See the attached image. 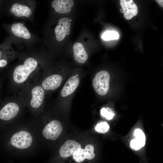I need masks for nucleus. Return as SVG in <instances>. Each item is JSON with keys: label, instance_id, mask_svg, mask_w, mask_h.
<instances>
[{"label": "nucleus", "instance_id": "39448f33", "mask_svg": "<svg viewBox=\"0 0 163 163\" xmlns=\"http://www.w3.org/2000/svg\"><path fill=\"white\" fill-rule=\"evenodd\" d=\"M33 138L31 134L26 130L17 132L11 136L10 143L13 147L19 149H24L32 145Z\"/></svg>", "mask_w": 163, "mask_h": 163}, {"label": "nucleus", "instance_id": "423d86ee", "mask_svg": "<svg viewBox=\"0 0 163 163\" xmlns=\"http://www.w3.org/2000/svg\"><path fill=\"white\" fill-rule=\"evenodd\" d=\"M19 102V101L14 99L6 102L0 109V120L3 121H9L17 117L21 110Z\"/></svg>", "mask_w": 163, "mask_h": 163}, {"label": "nucleus", "instance_id": "0eeeda50", "mask_svg": "<svg viewBox=\"0 0 163 163\" xmlns=\"http://www.w3.org/2000/svg\"><path fill=\"white\" fill-rule=\"evenodd\" d=\"M110 77L106 71L102 70L97 73L92 81L94 88L100 95H104L107 92L109 87Z\"/></svg>", "mask_w": 163, "mask_h": 163}, {"label": "nucleus", "instance_id": "dca6fc26", "mask_svg": "<svg viewBox=\"0 0 163 163\" xmlns=\"http://www.w3.org/2000/svg\"><path fill=\"white\" fill-rule=\"evenodd\" d=\"M73 50L74 58L76 62L80 63H84L86 62L88 59V55L81 43H75L73 46Z\"/></svg>", "mask_w": 163, "mask_h": 163}, {"label": "nucleus", "instance_id": "6ab92c4d", "mask_svg": "<svg viewBox=\"0 0 163 163\" xmlns=\"http://www.w3.org/2000/svg\"><path fill=\"white\" fill-rule=\"evenodd\" d=\"M109 128V126L106 122H101L97 124L95 129L99 133H105L108 131Z\"/></svg>", "mask_w": 163, "mask_h": 163}, {"label": "nucleus", "instance_id": "4be33fe9", "mask_svg": "<svg viewBox=\"0 0 163 163\" xmlns=\"http://www.w3.org/2000/svg\"><path fill=\"white\" fill-rule=\"evenodd\" d=\"M155 1L160 6L163 8V0H156Z\"/></svg>", "mask_w": 163, "mask_h": 163}, {"label": "nucleus", "instance_id": "412c9836", "mask_svg": "<svg viewBox=\"0 0 163 163\" xmlns=\"http://www.w3.org/2000/svg\"><path fill=\"white\" fill-rule=\"evenodd\" d=\"M130 146L133 149L135 150H138L144 146L140 141L136 139L131 141Z\"/></svg>", "mask_w": 163, "mask_h": 163}, {"label": "nucleus", "instance_id": "f3484780", "mask_svg": "<svg viewBox=\"0 0 163 163\" xmlns=\"http://www.w3.org/2000/svg\"><path fill=\"white\" fill-rule=\"evenodd\" d=\"M118 33L113 30H108L104 32L101 36L102 38L106 41L117 40L119 38Z\"/></svg>", "mask_w": 163, "mask_h": 163}, {"label": "nucleus", "instance_id": "5701e85b", "mask_svg": "<svg viewBox=\"0 0 163 163\" xmlns=\"http://www.w3.org/2000/svg\"><path fill=\"white\" fill-rule=\"evenodd\" d=\"M120 12L122 13H123V10L122 8L120 9Z\"/></svg>", "mask_w": 163, "mask_h": 163}, {"label": "nucleus", "instance_id": "f257e3e1", "mask_svg": "<svg viewBox=\"0 0 163 163\" xmlns=\"http://www.w3.org/2000/svg\"><path fill=\"white\" fill-rule=\"evenodd\" d=\"M47 51L32 47L23 53L14 67L11 80L15 86L22 89L40 83L47 71Z\"/></svg>", "mask_w": 163, "mask_h": 163}, {"label": "nucleus", "instance_id": "1a4fd4ad", "mask_svg": "<svg viewBox=\"0 0 163 163\" xmlns=\"http://www.w3.org/2000/svg\"><path fill=\"white\" fill-rule=\"evenodd\" d=\"M71 20L67 17L61 18L58 20L57 24L54 27L53 31L56 40L60 42L63 41L70 32Z\"/></svg>", "mask_w": 163, "mask_h": 163}, {"label": "nucleus", "instance_id": "a211bd4d", "mask_svg": "<svg viewBox=\"0 0 163 163\" xmlns=\"http://www.w3.org/2000/svg\"><path fill=\"white\" fill-rule=\"evenodd\" d=\"M100 114L103 117L109 120L113 119L115 115L114 112L108 107L102 108L100 111Z\"/></svg>", "mask_w": 163, "mask_h": 163}, {"label": "nucleus", "instance_id": "ddd939ff", "mask_svg": "<svg viewBox=\"0 0 163 163\" xmlns=\"http://www.w3.org/2000/svg\"><path fill=\"white\" fill-rule=\"evenodd\" d=\"M120 3L123 10L125 18L131 19L138 13V8L133 0H120Z\"/></svg>", "mask_w": 163, "mask_h": 163}, {"label": "nucleus", "instance_id": "2eb2a0df", "mask_svg": "<svg viewBox=\"0 0 163 163\" xmlns=\"http://www.w3.org/2000/svg\"><path fill=\"white\" fill-rule=\"evenodd\" d=\"M79 83V79L77 76H73L69 78L61 91V96L65 97L72 93L78 87Z\"/></svg>", "mask_w": 163, "mask_h": 163}, {"label": "nucleus", "instance_id": "f8f14e48", "mask_svg": "<svg viewBox=\"0 0 163 163\" xmlns=\"http://www.w3.org/2000/svg\"><path fill=\"white\" fill-rule=\"evenodd\" d=\"M94 152V146L91 144L88 145L84 149L81 148L75 152L72 157L76 162L80 163L86 159L88 160L93 159L95 157Z\"/></svg>", "mask_w": 163, "mask_h": 163}, {"label": "nucleus", "instance_id": "6e6552de", "mask_svg": "<svg viewBox=\"0 0 163 163\" xmlns=\"http://www.w3.org/2000/svg\"><path fill=\"white\" fill-rule=\"evenodd\" d=\"M62 131V127L59 121L54 120L45 125L43 129L42 134L45 139L54 140L59 136Z\"/></svg>", "mask_w": 163, "mask_h": 163}, {"label": "nucleus", "instance_id": "4468645a", "mask_svg": "<svg viewBox=\"0 0 163 163\" xmlns=\"http://www.w3.org/2000/svg\"><path fill=\"white\" fill-rule=\"evenodd\" d=\"M74 3L72 0H55L51 3V6L56 13L66 14L70 12Z\"/></svg>", "mask_w": 163, "mask_h": 163}, {"label": "nucleus", "instance_id": "20e7f679", "mask_svg": "<svg viewBox=\"0 0 163 163\" xmlns=\"http://www.w3.org/2000/svg\"><path fill=\"white\" fill-rule=\"evenodd\" d=\"M4 8L8 15L16 19L32 20L35 9V1L31 0H16L9 1Z\"/></svg>", "mask_w": 163, "mask_h": 163}, {"label": "nucleus", "instance_id": "9d476101", "mask_svg": "<svg viewBox=\"0 0 163 163\" xmlns=\"http://www.w3.org/2000/svg\"><path fill=\"white\" fill-rule=\"evenodd\" d=\"M62 80V76L58 74H50L47 72L45 74L40 84L45 91H54L60 85Z\"/></svg>", "mask_w": 163, "mask_h": 163}, {"label": "nucleus", "instance_id": "aec40b11", "mask_svg": "<svg viewBox=\"0 0 163 163\" xmlns=\"http://www.w3.org/2000/svg\"><path fill=\"white\" fill-rule=\"evenodd\" d=\"M134 135L135 139L140 141L144 146L145 137L143 132L139 129H136L134 131Z\"/></svg>", "mask_w": 163, "mask_h": 163}, {"label": "nucleus", "instance_id": "f03ea898", "mask_svg": "<svg viewBox=\"0 0 163 163\" xmlns=\"http://www.w3.org/2000/svg\"><path fill=\"white\" fill-rule=\"evenodd\" d=\"M22 89L20 96L24 103L33 113H37L43 108L46 92L40 83L28 85Z\"/></svg>", "mask_w": 163, "mask_h": 163}, {"label": "nucleus", "instance_id": "9b49d317", "mask_svg": "<svg viewBox=\"0 0 163 163\" xmlns=\"http://www.w3.org/2000/svg\"><path fill=\"white\" fill-rule=\"evenodd\" d=\"M81 145L78 142L72 140L65 141L60 147L59 153L60 156L66 158L72 156L80 149Z\"/></svg>", "mask_w": 163, "mask_h": 163}, {"label": "nucleus", "instance_id": "7ed1b4c3", "mask_svg": "<svg viewBox=\"0 0 163 163\" xmlns=\"http://www.w3.org/2000/svg\"><path fill=\"white\" fill-rule=\"evenodd\" d=\"M3 26L10 34L8 40L11 43H14L18 46L21 44H24L28 49L33 47V45L37 41L35 36L23 22L14 21Z\"/></svg>", "mask_w": 163, "mask_h": 163}]
</instances>
